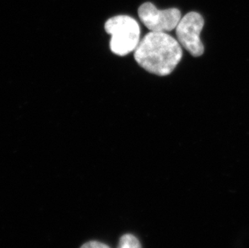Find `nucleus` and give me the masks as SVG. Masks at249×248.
Segmentation results:
<instances>
[{
    "mask_svg": "<svg viewBox=\"0 0 249 248\" xmlns=\"http://www.w3.org/2000/svg\"><path fill=\"white\" fill-rule=\"evenodd\" d=\"M134 57L139 66L149 73L167 76L181 61L182 50L178 41L171 35L150 32L139 43Z\"/></svg>",
    "mask_w": 249,
    "mask_h": 248,
    "instance_id": "1",
    "label": "nucleus"
},
{
    "mask_svg": "<svg viewBox=\"0 0 249 248\" xmlns=\"http://www.w3.org/2000/svg\"><path fill=\"white\" fill-rule=\"evenodd\" d=\"M118 248H142L141 243L132 234H127L123 235L120 239Z\"/></svg>",
    "mask_w": 249,
    "mask_h": 248,
    "instance_id": "5",
    "label": "nucleus"
},
{
    "mask_svg": "<svg viewBox=\"0 0 249 248\" xmlns=\"http://www.w3.org/2000/svg\"><path fill=\"white\" fill-rule=\"evenodd\" d=\"M111 35L110 49L118 56H126L134 52L141 41V28L136 19L129 16L120 15L111 17L104 25Z\"/></svg>",
    "mask_w": 249,
    "mask_h": 248,
    "instance_id": "2",
    "label": "nucleus"
},
{
    "mask_svg": "<svg viewBox=\"0 0 249 248\" xmlns=\"http://www.w3.org/2000/svg\"><path fill=\"white\" fill-rule=\"evenodd\" d=\"M141 22L151 32L167 33L174 30L181 20V12L178 8L158 10L152 2H146L139 7Z\"/></svg>",
    "mask_w": 249,
    "mask_h": 248,
    "instance_id": "4",
    "label": "nucleus"
},
{
    "mask_svg": "<svg viewBox=\"0 0 249 248\" xmlns=\"http://www.w3.org/2000/svg\"><path fill=\"white\" fill-rule=\"evenodd\" d=\"M204 26V19L197 12H191L181 18L176 27V34L179 44L195 57L202 56L204 46L200 34Z\"/></svg>",
    "mask_w": 249,
    "mask_h": 248,
    "instance_id": "3",
    "label": "nucleus"
},
{
    "mask_svg": "<svg viewBox=\"0 0 249 248\" xmlns=\"http://www.w3.org/2000/svg\"><path fill=\"white\" fill-rule=\"evenodd\" d=\"M80 248H110L106 244H102L99 242H88L87 244H83Z\"/></svg>",
    "mask_w": 249,
    "mask_h": 248,
    "instance_id": "6",
    "label": "nucleus"
}]
</instances>
